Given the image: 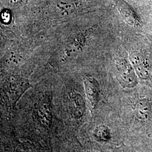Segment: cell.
Masks as SVG:
<instances>
[{"label": "cell", "mask_w": 152, "mask_h": 152, "mask_svg": "<svg viewBox=\"0 0 152 152\" xmlns=\"http://www.w3.org/2000/svg\"><path fill=\"white\" fill-rule=\"evenodd\" d=\"M136 118L139 121L147 122L152 115V106L150 102L146 99L139 100L134 108Z\"/></svg>", "instance_id": "ba28073f"}, {"label": "cell", "mask_w": 152, "mask_h": 152, "mask_svg": "<svg viewBox=\"0 0 152 152\" xmlns=\"http://www.w3.org/2000/svg\"><path fill=\"white\" fill-rule=\"evenodd\" d=\"M115 67L118 80L122 87L132 88L136 86L139 83L138 77L129 59H116Z\"/></svg>", "instance_id": "6da1fadb"}, {"label": "cell", "mask_w": 152, "mask_h": 152, "mask_svg": "<svg viewBox=\"0 0 152 152\" xmlns=\"http://www.w3.org/2000/svg\"><path fill=\"white\" fill-rule=\"evenodd\" d=\"M68 107L71 117L76 121H81L86 112V103L81 95L72 91L68 95Z\"/></svg>", "instance_id": "277c9868"}, {"label": "cell", "mask_w": 152, "mask_h": 152, "mask_svg": "<svg viewBox=\"0 0 152 152\" xmlns=\"http://www.w3.org/2000/svg\"><path fill=\"white\" fill-rule=\"evenodd\" d=\"M117 7L126 23L133 27H139L142 26L140 17L125 1H119L117 2Z\"/></svg>", "instance_id": "52a82bcc"}, {"label": "cell", "mask_w": 152, "mask_h": 152, "mask_svg": "<svg viewBox=\"0 0 152 152\" xmlns=\"http://www.w3.org/2000/svg\"><path fill=\"white\" fill-rule=\"evenodd\" d=\"M29 87V83L26 80H10L7 83L5 87L6 94L11 109L15 107L17 101Z\"/></svg>", "instance_id": "3957f363"}, {"label": "cell", "mask_w": 152, "mask_h": 152, "mask_svg": "<svg viewBox=\"0 0 152 152\" xmlns=\"http://www.w3.org/2000/svg\"><path fill=\"white\" fill-rule=\"evenodd\" d=\"M11 12L8 10H5L2 12V20L4 23H7L11 20Z\"/></svg>", "instance_id": "8fae6325"}, {"label": "cell", "mask_w": 152, "mask_h": 152, "mask_svg": "<svg viewBox=\"0 0 152 152\" xmlns=\"http://www.w3.org/2000/svg\"><path fill=\"white\" fill-rule=\"evenodd\" d=\"M36 120L38 124L46 130L51 128L53 120V113L50 99L45 96L38 102L34 112Z\"/></svg>", "instance_id": "7a4b0ae2"}, {"label": "cell", "mask_w": 152, "mask_h": 152, "mask_svg": "<svg viewBox=\"0 0 152 152\" xmlns=\"http://www.w3.org/2000/svg\"><path fill=\"white\" fill-rule=\"evenodd\" d=\"M129 58L138 78L144 80H147L150 76V70L146 58L136 51L131 52Z\"/></svg>", "instance_id": "5b68a950"}, {"label": "cell", "mask_w": 152, "mask_h": 152, "mask_svg": "<svg viewBox=\"0 0 152 152\" xmlns=\"http://www.w3.org/2000/svg\"><path fill=\"white\" fill-rule=\"evenodd\" d=\"M80 152H93L92 151H88V150H83V151H82Z\"/></svg>", "instance_id": "7c38bea8"}, {"label": "cell", "mask_w": 152, "mask_h": 152, "mask_svg": "<svg viewBox=\"0 0 152 152\" xmlns=\"http://www.w3.org/2000/svg\"><path fill=\"white\" fill-rule=\"evenodd\" d=\"M12 152H42L29 142L15 141L11 144Z\"/></svg>", "instance_id": "30bf717a"}, {"label": "cell", "mask_w": 152, "mask_h": 152, "mask_svg": "<svg viewBox=\"0 0 152 152\" xmlns=\"http://www.w3.org/2000/svg\"><path fill=\"white\" fill-rule=\"evenodd\" d=\"M84 86L89 105L91 109L94 110L96 108L99 101V83L95 78L87 77L84 80Z\"/></svg>", "instance_id": "8992f818"}, {"label": "cell", "mask_w": 152, "mask_h": 152, "mask_svg": "<svg viewBox=\"0 0 152 152\" xmlns=\"http://www.w3.org/2000/svg\"><path fill=\"white\" fill-rule=\"evenodd\" d=\"M92 136L98 142H107L111 139V131L106 125H99L93 131Z\"/></svg>", "instance_id": "9c48e42d"}]
</instances>
